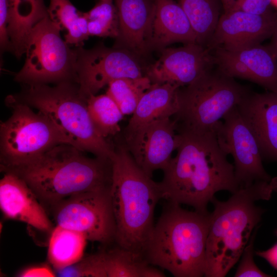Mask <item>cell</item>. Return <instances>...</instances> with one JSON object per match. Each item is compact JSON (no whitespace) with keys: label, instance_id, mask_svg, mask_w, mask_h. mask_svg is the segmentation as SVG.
Listing matches in <instances>:
<instances>
[{"label":"cell","instance_id":"obj_17","mask_svg":"<svg viewBox=\"0 0 277 277\" xmlns=\"http://www.w3.org/2000/svg\"><path fill=\"white\" fill-rule=\"evenodd\" d=\"M0 209L7 219L21 222L43 232L53 225L37 196L19 176L4 172L0 180Z\"/></svg>","mask_w":277,"mask_h":277},{"label":"cell","instance_id":"obj_16","mask_svg":"<svg viewBox=\"0 0 277 277\" xmlns=\"http://www.w3.org/2000/svg\"><path fill=\"white\" fill-rule=\"evenodd\" d=\"M179 88L169 83L152 84L140 100L123 131V142L136 162L147 127L158 120L171 117L177 112Z\"/></svg>","mask_w":277,"mask_h":277},{"label":"cell","instance_id":"obj_9","mask_svg":"<svg viewBox=\"0 0 277 277\" xmlns=\"http://www.w3.org/2000/svg\"><path fill=\"white\" fill-rule=\"evenodd\" d=\"M60 28L47 16L32 28L26 48V60L14 80L25 85L77 83V53L60 35Z\"/></svg>","mask_w":277,"mask_h":277},{"label":"cell","instance_id":"obj_25","mask_svg":"<svg viewBox=\"0 0 277 277\" xmlns=\"http://www.w3.org/2000/svg\"><path fill=\"white\" fill-rule=\"evenodd\" d=\"M86 241L82 235L56 226L51 232L47 254L54 270L69 266L81 259Z\"/></svg>","mask_w":277,"mask_h":277},{"label":"cell","instance_id":"obj_32","mask_svg":"<svg viewBox=\"0 0 277 277\" xmlns=\"http://www.w3.org/2000/svg\"><path fill=\"white\" fill-rule=\"evenodd\" d=\"M272 0H236L231 10L254 14H263L271 10Z\"/></svg>","mask_w":277,"mask_h":277},{"label":"cell","instance_id":"obj_1","mask_svg":"<svg viewBox=\"0 0 277 277\" xmlns=\"http://www.w3.org/2000/svg\"><path fill=\"white\" fill-rule=\"evenodd\" d=\"M176 155L163 170L162 199L208 212L207 206L221 190L231 194L240 187L234 165L218 143L215 129L204 133H177Z\"/></svg>","mask_w":277,"mask_h":277},{"label":"cell","instance_id":"obj_5","mask_svg":"<svg viewBox=\"0 0 277 277\" xmlns=\"http://www.w3.org/2000/svg\"><path fill=\"white\" fill-rule=\"evenodd\" d=\"M211 213L183 209L167 201L143 253L146 261L175 277L204 276Z\"/></svg>","mask_w":277,"mask_h":277},{"label":"cell","instance_id":"obj_3","mask_svg":"<svg viewBox=\"0 0 277 277\" xmlns=\"http://www.w3.org/2000/svg\"><path fill=\"white\" fill-rule=\"evenodd\" d=\"M84 152L61 144L28 164L3 172L21 177L41 203L51 206L76 194L111 187L112 159L92 158Z\"/></svg>","mask_w":277,"mask_h":277},{"label":"cell","instance_id":"obj_18","mask_svg":"<svg viewBox=\"0 0 277 277\" xmlns=\"http://www.w3.org/2000/svg\"><path fill=\"white\" fill-rule=\"evenodd\" d=\"M254 135L263 160L277 162V92H250L238 105Z\"/></svg>","mask_w":277,"mask_h":277},{"label":"cell","instance_id":"obj_12","mask_svg":"<svg viewBox=\"0 0 277 277\" xmlns=\"http://www.w3.org/2000/svg\"><path fill=\"white\" fill-rule=\"evenodd\" d=\"M215 131L222 150L233 159L235 179L240 188L258 181H270L272 177L263 165L258 142L238 106L226 113Z\"/></svg>","mask_w":277,"mask_h":277},{"label":"cell","instance_id":"obj_10","mask_svg":"<svg viewBox=\"0 0 277 277\" xmlns=\"http://www.w3.org/2000/svg\"><path fill=\"white\" fill-rule=\"evenodd\" d=\"M110 188L76 194L51 206L56 226L76 232L88 241L105 245L115 243Z\"/></svg>","mask_w":277,"mask_h":277},{"label":"cell","instance_id":"obj_7","mask_svg":"<svg viewBox=\"0 0 277 277\" xmlns=\"http://www.w3.org/2000/svg\"><path fill=\"white\" fill-rule=\"evenodd\" d=\"M250 90L217 69L208 70L177 91L178 110L171 118L177 133H204L215 129Z\"/></svg>","mask_w":277,"mask_h":277},{"label":"cell","instance_id":"obj_4","mask_svg":"<svg viewBox=\"0 0 277 277\" xmlns=\"http://www.w3.org/2000/svg\"><path fill=\"white\" fill-rule=\"evenodd\" d=\"M273 192L270 182L258 181L240 188L226 201L213 197L205 276H225L238 262L264 213L255 202L270 200Z\"/></svg>","mask_w":277,"mask_h":277},{"label":"cell","instance_id":"obj_38","mask_svg":"<svg viewBox=\"0 0 277 277\" xmlns=\"http://www.w3.org/2000/svg\"><path fill=\"white\" fill-rule=\"evenodd\" d=\"M270 183L272 186L273 192L277 193V176L272 177Z\"/></svg>","mask_w":277,"mask_h":277},{"label":"cell","instance_id":"obj_35","mask_svg":"<svg viewBox=\"0 0 277 277\" xmlns=\"http://www.w3.org/2000/svg\"><path fill=\"white\" fill-rule=\"evenodd\" d=\"M255 253L265 259L277 270V244L267 250L256 251Z\"/></svg>","mask_w":277,"mask_h":277},{"label":"cell","instance_id":"obj_22","mask_svg":"<svg viewBox=\"0 0 277 277\" xmlns=\"http://www.w3.org/2000/svg\"><path fill=\"white\" fill-rule=\"evenodd\" d=\"M8 33L13 53L25 52L29 35L39 22L48 16L44 0H8Z\"/></svg>","mask_w":277,"mask_h":277},{"label":"cell","instance_id":"obj_20","mask_svg":"<svg viewBox=\"0 0 277 277\" xmlns=\"http://www.w3.org/2000/svg\"><path fill=\"white\" fill-rule=\"evenodd\" d=\"M155 1L148 52L160 51L174 43H197L190 22L179 3L174 0Z\"/></svg>","mask_w":277,"mask_h":277},{"label":"cell","instance_id":"obj_33","mask_svg":"<svg viewBox=\"0 0 277 277\" xmlns=\"http://www.w3.org/2000/svg\"><path fill=\"white\" fill-rule=\"evenodd\" d=\"M9 17L8 0H0V43L1 51H11V43L8 33Z\"/></svg>","mask_w":277,"mask_h":277},{"label":"cell","instance_id":"obj_39","mask_svg":"<svg viewBox=\"0 0 277 277\" xmlns=\"http://www.w3.org/2000/svg\"><path fill=\"white\" fill-rule=\"evenodd\" d=\"M272 3H274L277 5V0H272Z\"/></svg>","mask_w":277,"mask_h":277},{"label":"cell","instance_id":"obj_19","mask_svg":"<svg viewBox=\"0 0 277 277\" xmlns=\"http://www.w3.org/2000/svg\"><path fill=\"white\" fill-rule=\"evenodd\" d=\"M119 19V34L113 47L127 50L143 57L155 10V0H113Z\"/></svg>","mask_w":277,"mask_h":277},{"label":"cell","instance_id":"obj_11","mask_svg":"<svg viewBox=\"0 0 277 277\" xmlns=\"http://www.w3.org/2000/svg\"><path fill=\"white\" fill-rule=\"evenodd\" d=\"M77 84L87 98L112 81L145 75L142 57L124 49L109 48L103 43L90 49L76 48Z\"/></svg>","mask_w":277,"mask_h":277},{"label":"cell","instance_id":"obj_24","mask_svg":"<svg viewBox=\"0 0 277 277\" xmlns=\"http://www.w3.org/2000/svg\"><path fill=\"white\" fill-rule=\"evenodd\" d=\"M196 36L205 47L210 41L221 15V0H178Z\"/></svg>","mask_w":277,"mask_h":277},{"label":"cell","instance_id":"obj_29","mask_svg":"<svg viewBox=\"0 0 277 277\" xmlns=\"http://www.w3.org/2000/svg\"><path fill=\"white\" fill-rule=\"evenodd\" d=\"M84 14L88 20L89 36L110 37L119 34V19L113 0H97L94 6Z\"/></svg>","mask_w":277,"mask_h":277},{"label":"cell","instance_id":"obj_6","mask_svg":"<svg viewBox=\"0 0 277 277\" xmlns=\"http://www.w3.org/2000/svg\"><path fill=\"white\" fill-rule=\"evenodd\" d=\"M22 91L10 95L47 116L71 145L95 156L112 159L114 145L97 131L90 118L87 98L77 83L62 82L26 85Z\"/></svg>","mask_w":277,"mask_h":277},{"label":"cell","instance_id":"obj_26","mask_svg":"<svg viewBox=\"0 0 277 277\" xmlns=\"http://www.w3.org/2000/svg\"><path fill=\"white\" fill-rule=\"evenodd\" d=\"M87 103L92 122L103 137L106 138L120 132L119 123L124 114L108 94L91 95Z\"/></svg>","mask_w":277,"mask_h":277},{"label":"cell","instance_id":"obj_30","mask_svg":"<svg viewBox=\"0 0 277 277\" xmlns=\"http://www.w3.org/2000/svg\"><path fill=\"white\" fill-rule=\"evenodd\" d=\"M54 271L60 277H107L104 249Z\"/></svg>","mask_w":277,"mask_h":277},{"label":"cell","instance_id":"obj_8","mask_svg":"<svg viewBox=\"0 0 277 277\" xmlns=\"http://www.w3.org/2000/svg\"><path fill=\"white\" fill-rule=\"evenodd\" d=\"M6 103L12 115L0 125L1 169L25 165L53 147L68 141L50 120L10 95Z\"/></svg>","mask_w":277,"mask_h":277},{"label":"cell","instance_id":"obj_36","mask_svg":"<svg viewBox=\"0 0 277 277\" xmlns=\"http://www.w3.org/2000/svg\"><path fill=\"white\" fill-rule=\"evenodd\" d=\"M269 46L277 59V27L271 36V42Z\"/></svg>","mask_w":277,"mask_h":277},{"label":"cell","instance_id":"obj_14","mask_svg":"<svg viewBox=\"0 0 277 277\" xmlns=\"http://www.w3.org/2000/svg\"><path fill=\"white\" fill-rule=\"evenodd\" d=\"M213 50L216 69L232 78L246 80L277 92V59L269 46L261 44L235 49Z\"/></svg>","mask_w":277,"mask_h":277},{"label":"cell","instance_id":"obj_27","mask_svg":"<svg viewBox=\"0 0 277 277\" xmlns=\"http://www.w3.org/2000/svg\"><path fill=\"white\" fill-rule=\"evenodd\" d=\"M104 250L107 277H146L150 264L143 256L116 243Z\"/></svg>","mask_w":277,"mask_h":277},{"label":"cell","instance_id":"obj_21","mask_svg":"<svg viewBox=\"0 0 277 277\" xmlns=\"http://www.w3.org/2000/svg\"><path fill=\"white\" fill-rule=\"evenodd\" d=\"M179 143V135L171 117L158 120L145 130L138 160L136 162L150 177L169 164Z\"/></svg>","mask_w":277,"mask_h":277},{"label":"cell","instance_id":"obj_2","mask_svg":"<svg viewBox=\"0 0 277 277\" xmlns=\"http://www.w3.org/2000/svg\"><path fill=\"white\" fill-rule=\"evenodd\" d=\"M110 188L116 225L115 243L143 257L162 194L159 183L137 164L123 141L114 145Z\"/></svg>","mask_w":277,"mask_h":277},{"label":"cell","instance_id":"obj_37","mask_svg":"<svg viewBox=\"0 0 277 277\" xmlns=\"http://www.w3.org/2000/svg\"><path fill=\"white\" fill-rule=\"evenodd\" d=\"M236 0H221L223 12L232 9Z\"/></svg>","mask_w":277,"mask_h":277},{"label":"cell","instance_id":"obj_23","mask_svg":"<svg viewBox=\"0 0 277 277\" xmlns=\"http://www.w3.org/2000/svg\"><path fill=\"white\" fill-rule=\"evenodd\" d=\"M48 16L61 30H65L68 44L81 47L89 36L88 20L84 13L77 10L70 0H50Z\"/></svg>","mask_w":277,"mask_h":277},{"label":"cell","instance_id":"obj_15","mask_svg":"<svg viewBox=\"0 0 277 277\" xmlns=\"http://www.w3.org/2000/svg\"><path fill=\"white\" fill-rule=\"evenodd\" d=\"M277 27V13L254 14L238 10L222 13L206 47L235 49L260 44Z\"/></svg>","mask_w":277,"mask_h":277},{"label":"cell","instance_id":"obj_13","mask_svg":"<svg viewBox=\"0 0 277 277\" xmlns=\"http://www.w3.org/2000/svg\"><path fill=\"white\" fill-rule=\"evenodd\" d=\"M160 52L159 58L145 69V75L151 84L169 83L184 87L215 65L211 51L197 43L186 44L179 48H165Z\"/></svg>","mask_w":277,"mask_h":277},{"label":"cell","instance_id":"obj_34","mask_svg":"<svg viewBox=\"0 0 277 277\" xmlns=\"http://www.w3.org/2000/svg\"><path fill=\"white\" fill-rule=\"evenodd\" d=\"M19 277L55 276L54 270L47 264L32 265L22 269L17 274Z\"/></svg>","mask_w":277,"mask_h":277},{"label":"cell","instance_id":"obj_28","mask_svg":"<svg viewBox=\"0 0 277 277\" xmlns=\"http://www.w3.org/2000/svg\"><path fill=\"white\" fill-rule=\"evenodd\" d=\"M152 84L144 75L136 78H122L111 82L107 93L115 101L122 113L132 114L145 91Z\"/></svg>","mask_w":277,"mask_h":277},{"label":"cell","instance_id":"obj_31","mask_svg":"<svg viewBox=\"0 0 277 277\" xmlns=\"http://www.w3.org/2000/svg\"><path fill=\"white\" fill-rule=\"evenodd\" d=\"M258 229V226L254 229L248 244L244 249L240 258L239 265L234 274L235 277L271 276L262 271L254 261V244Z\"/></svg>","mask_w":277,"mask_h":277}]
</instances>
